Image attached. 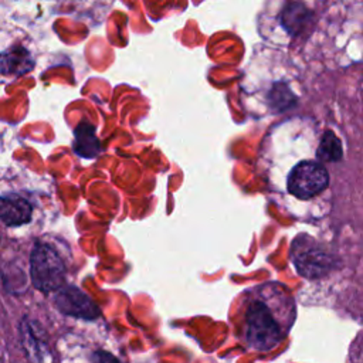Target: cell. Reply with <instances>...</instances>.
<instances>
[{
    "label": "cell",
    "instance_id": "obj_1",
    "mask_svg": "<svg viewBox=\"0 0 363 363\" xmlns=\"http://www.w3.org/2000/svg\"><path fill=\"white\" fill-rule=\"evenodd\" d=\"M294 316V303L279 284L251 288L242 301V335L257 350H271L285 336Z\"/></svg>",
    "mask_w": 363,
    "mask_h": 363
},
{
    "label": "cell",
    "instance_id": "obj_2",
    "mask_svg": "<svg viewBox=\"0 0 363 363\" xmlns=\"http://www.w3.org/2000/svg\"><path fill=\"white\" fill-rule=\"evenodd\" d=\"M30 275L38 291L51 292L64 284L65 265L52 247L37 242L30 255Z\"/></svg>",
    "mask_w": 363,
    "mask_h": 363
},
{
    "label": "cell",
    "instance_id": "obj_3",
    "mask_svg": "<svg viewBox=\"0 0 363 363\" xmlns=\"http://www.w3.org/2000/svg\"><path fill=\"white\" fill-rule=\"evenodd\" d=\"M329 176L318 162H301L288 176V190L298 199H311L326 189Z\"/></svg>",
    "mask_w": 363,
    "mask_h": 363
},
{
    "label": "cell",
    "instance_id": "obj_4",
    "mask_svg": "<svg viewBox=\"0 0 363 363\" xmlns=\"http://www.w3.org/2000/svg\"><path fill=\"white\" fill-rule=\"evenodd\" d=\"M55 303L58 309L67 315L91 319L98 316L99 313L92 299H89L82 291L75 286H67L61 289L55 298Z\"/></svg>",
    "mask_w": 363,
    "mask_h": 363
},
{
    "label": "cell",
    "instance_id": "obj_5",
    "mask_svg": "<svg viewBox=\"0 0 363 363\" xmlns=\"http://www.w3.org/2000/svg\"><path fill=\"white\" fill-rule=\"evenodd\" d=\"M326 255L311 245H302L298 240L294 244V264L301 275L308 278H316L325 274L328 269Z\"/></svg>",
    "mask_w": 363,
    "mask_h": 363
},
{
    "label": "cell",
    "instance_id": "obj_6",
    "mask_svg": "<svg viewBox=\"0 0 363 363\" xmlns=\"http://www.w3.org/2000/svg\"><path fill=\"white\" fill-rule=\"evenodd\" d=\"M1 221L6 225L17 227L31 220L33 207L31 204L17 194H9L1 197Z\"/></svg>",
    "mask_w": 363,
    "mask_h": 363
},
{
    "label": "cell",
    "instance_id": "obj_7",
    "mask_svg": "<svg viewBox=\"0 0 363 363\" xmlns=\"http://www.w3.org/2000/svg\"><path fill=\"white\" fill-rule=\"evenodd\" d=\"M74 152L84 157L92 159L101 152V142L95 133V128L92 123L84 121L74 130Z\"/></svg>",
    "mask_w": 363,
    "mask_h": 363
},
{
    "label": "cell",
    "instance_id": "obj_8",
    "mask_svg": "<svg viewBox=\"0 0 363 363\" xmlns=\"http://www.w3.org/2000/svg\"><path fill=\"white\" fill-rule=\"evenodd\" d=\"M33 60L30 54L21 47H13L3 52L1 57V71L4 74H14L21 75L31 69Z\"/></svg>",
    "mask_w": 363,
    "mask_h": 363
},
{
    "label": "cell",
    "instance_id": "obj_9",
    "mask_svg": "<svg viewBox=\"0 0 363 363\" xmlns=\"http://www.w3.org/2000/svg\"><path fill=\"white\" fill-rule=\"evenodd\" d=\"M316 155L325 162H336L342 157V145L333 132L328 130L323 133Z\"/></svg>",
    "mask_w": 363,
    "mask_h": 363
},
{
    "label": "cell",
    "instance_id": "obj_10",
    "mask_svg": "<svg viewBox=\"0 0 363 363\" xmlns=\"http://www.w3.org/2000/svg\"><path fill=\"white\" fill-rule=\"evenodd\" d=\"M306 10L301 4H288L282 13V24L291 33H296L305 20Z\"/></svg>",
    "mask_w": 363,
    "mask_h": 363
},
{
    "label": "cell",
    "instance_id": "obj_11",
    "mask_svg": "<svg viewBox=\"0 0 363 363\" xmlns=\"http://www.w3.org/2000/svg\"><path fill=\"white\" fill-rule=\"evenodd\" d=\"M98 362L99 363H118L116 359H113L111 354H106V353H99Z\"/></svg>",
    "mask_w": 363,
    "mask_h": 363
}]
</instances>
